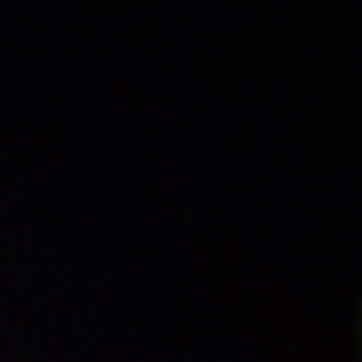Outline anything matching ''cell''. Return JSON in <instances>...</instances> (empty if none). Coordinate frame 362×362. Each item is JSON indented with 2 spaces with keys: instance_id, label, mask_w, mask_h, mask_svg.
I'll return each mask as SVG.
<instances>
[{
  "instance_id": "6da1fadb",
  "label": "cell",
  "mask_w": 362,
  "mask_h": 362,
  "mask_svg": "<svg viewBox=\"0 0 362 362\" xmlns=\"http://www.w3.org/2000/svg\"><path fill=\"white\" fill-rule=\"evenodd\" d=\"M360 349H362V313H360Z\"/></svg>"
}]
</instances>
